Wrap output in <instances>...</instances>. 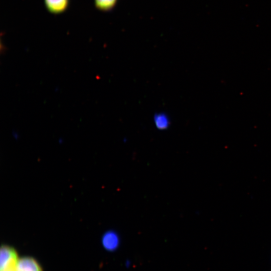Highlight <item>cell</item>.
<instances>
[{"label": "cell", "instance_id": "6", "mask_svg": "<svg viewBox=\"0 0 271 271\" xmlns=\"http://www.w3.org/2000/svg\"><path fill=\"white\" fill-rule=\"evenodd\" d=\"M117 0H94L95 7L102 11H108L115 6Z\"/></svg>", "mask_w": 271, "mask_h": 271}, {"label": "cell", "instance_id": "5", "mask_svg": "<svg viewBox=\"0 0 271 271\" xmlns=\"http://www.w3.org/2000/svg\"><path fill=\"white\" fill-rule=\"evenodd\" d=\"M154 122L157 128L165 129L170 125V120L168 116L164 113H157L154 116Z\"/></svg>", "mask_w": 271, "mask_h": 271}, {"label": "cell", "instance_id": "1", "mask_svg": "<svg viewBox=\"0 0 271 271\" xmlns=\"http://www.w3.org/2000/svg\"><path fill=\"white\" fill-rule=\"evenodd\" d=\"M0 252V271H16L19 259L16 250L12 246L2 245Z\"/></svg>", "mask_w": 271, "mask_h": 271}, {"label": "cell", "instance_id": "4", "mask_svg": "<svg viewBox=\"0 0 271 271\" xmlns=\"http://www.w3.org/2000/svg\"><path fill=\"white\" fill-rule=\"evenodd\" d=\"M44 2L48 11L55 14L65 12L69 4V0H44Z\"/></svg>", "mask_w": 271, "mask_h": 271}, {"label": "cell", "instance_id": "3", "mask_svg": "<svg viewBox=\"0 0 271 271\" xmlns=\"http://www.w3.org/2000/svg\"><path fill=\"white\" fill-rule=\"evenodd\" d=\"M16 271H43L38 261L30 256H24L18 260Z\"/></svg>", "mask_w": 271, "mask_h": 271}, {"label": "cell", "instance_id": "2", "mask_svg": "<svg viewBox=\"0 0 271 271\" xmlns=\"http://www.w3.org/2000/svg\"><path fill=\"white\" fill-rule=\"evenodd\" d=\"M101 243L106 250L113 252L116 250L120 246V237L116 232L112 230L108 231L102 236Z\"/></svg>", "mask_w": 271, "mask_h": 271}, {"label": "cell", "instance_id": "7", "mask_svg": "<svg viewBox=\"0 0 271 271\" xmlns=\"http://www.w3.org/2000/svg\"><path fill=\"white\" fill-rule=\"evenodd\" d=\"M125 266L127 267V268H129L130 266H131V262H130V260H127L125 261Z\"/></svg>", "mask_w": 271, "mask_h": 271}]
</instances>
